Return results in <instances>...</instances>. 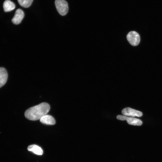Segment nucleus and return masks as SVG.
Here are the masks:
<instances>
[{
    "label": "nucleus",
    "mask_w": 162,
    "mask_h": 162,
    "mask_svg": "<svg viewBox=\"0 0 162 162\" xmlns=\"http://www.w3.org/2000/svg\"><path fill=\"white\" fill-rule=\"evenodd\" d=\"M50 109L49 104L43 102L26 110L25 112V116L29 120H37L46 115Z\"/></svg>",
    "instance_id": "nucleus-1"
},
{
    "label": "nucleus",
    "mask_w": 162,
    "mask_h": 162,
    "mask_svg": "<svg viewBox=\"0 0 162 162\" xmlns=\"http://www.w3.org/2000/svg\"><path fill=\"white\" fill-rule=\"evenodd\" d=\"M55 4L56 9L59 14L64 16L68 12V3L65 0H55Z\"/></svg>",
    "instance_id": "nucleus-2"
},
{
    "label": "nucleus",
    "mask_w": 162,
    "mask_h": 162,
    "mask_svg": "<svg viewBox=\"0 0 162 162\" xmlns=\"http://www.w3.org/2000/svg\"><path fill=\"white\" fill-rule=\"evenodd\" d=\"M127 39L129 43L132 46L137 45L140 41L139 34L134 31H130L127 36Z\"/></svg>",
    "instance_id": "nucleus-3"
},
{
    "label": "nucleus",
    "mask_w": 162,
    "mask_h": 162,
    "mask_svg": "<svg viewBox=\"0 0 162 162\" xmlns=\"http://www.w3.org/2000/svg\"><path fill=\"white\" fill-rule=\"evenodd\" d=\"M116 118L122 121L126 120L128 123L130 125L140 126L142 123V122L139 119L133 117H129L124 115H118Z\"/></svg>",
    "instance_id": "nucleus-4"
},
{
    "label": "nucleus",
    "mask_w": 162,
    "mask_h": 162,
    "mask_svg": "<svg viewBox=\"0 0 162 162\" xmlns=\"http://www.w3.org/2000/svg\"><path fill=\"white\" fill-rule=\"evenodd\" d=\"M122 113L124 116H126L141 117L142 115L141 112L129 107L123 109Z\"/></svg>",
    "instance_id": "nucleus-5"
},
{
    "label": "nucleus",
    "mask_w": 162,
    "mask_h": 162,
    "mask_svg": "<svg viewBox=\"0 0 162 162\" xmlns=\"http://www.w3.org/2000/svg\"><path fill=\"white\" fill-rule=\"evenodd\" d=\"M24 16L23 11L20 9H18L15 12L14 16L12 19V22L15 24H19L21 22Z\"/></svg>",
    "instance_id": "nucleus-6"
},
{
    "label": "nucleus",
    "mask_w": 162,
    "mask_h": 162,
    "mask_svg": "<svg viewBox=\"0 0 162 162\" xmlns=\"http://www.w3.org/2000/svg\"><path fill=\"white\" fill-rule=\"evenodd\" d=\"M8 77V74L6 70L4 68L0 67V88L5 84Z\"/></svg>",
    "instance_id": "nucleus-7"
},
{
    "label": "nucleus",
    "mask_w": 162,
    "mask_h": 162,
    "mask_svg": "<svg viewBox=\"0 0 162 162\" xmlns=\"http://www.w3.org/2000/svg\"><path fill=\"white\" fill-rule=\"evenodd\" d=\"M42 123L47 125H54L56 123L54 118L52 116L46 115L40 119Z\"/></svg>",
    "instance_id": "nucleus-8"
},
{
    "label": "nucleus",
    "mask_w": 162,
    "mask_h": 162,
    "mask_svg": "<svg viewBox=\"0 0 162 162\" xmlns=\"http://www.w3.org/2000/svg\"><path fill=\"white\" fill-rule=\"evenodd\" d=\"M4 11L5 12L10 11L15 8V4L10 0H5L3 4Z\"/></svg>",
    "instance_id": "nucleus-9"
},
{
    "label": "nucleus",
    "mask_w": 162,
    "mask_h": 162,
    "mask_svg": "<svg viewBox=\"0 0 162 162\" xmlns=\"http://www.w3.org/2000/svg\"><path fill=\"white\" fill-rule=\"evenodd\" d=\"M27 149L38 155H42L43 154V151L41 148L35 145L29 146L28 147Z\"/></svg>",
    "instance_id": "nucleus-10"
},
{
    "label": "nucleus",
    "mask_w": 162,
    "mask_h": 162,
    "mask_svg": "<svg viewBox=\"0 0 162 162\" xmlns=\"http://www.w3.org/2000/svg\"><path fill=\"white\" fill-rule=\"evenodd\" d=\"M17 1L21 6L27 8L31 5L33 0H17Z\"/></svg>",
    "instance_id": "nucleus-11"
}]
</instances>
